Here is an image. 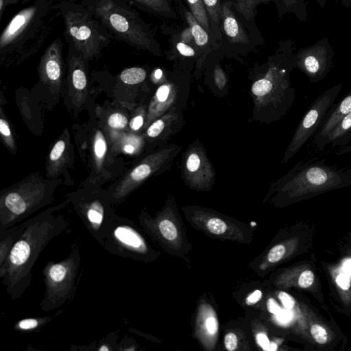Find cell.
I'll list each match as a JSON object with an SVG mask.
<instances>
[{"label": "cell", "instance_id": "obj_18", "mask_svg": "<svg viewBox=\"0 0 351 351\" xmlns=\"http://www.w3.org/2000/svg\"><path fill=\"white\" fill-rule=\"evenodd\" d=\"M184 125L182 108H173L152 122L145 130L146 141L163 145Z\"/></svg>", "mask_w": 351, "mask_h": 351}, {"label": "cell", "instance_id": "obj_44", "mask_svg": "<svg viewBox=\"0 0 351 351\" xmlns=\"http://www.w3.org/2000/svg\"><path fill=\"white\" fill-rule=\"evenodd\" d=\"M176 48L179 53L186 57H193L195 55V50L190 47L188 44L182 42H179L176 45Z\"/></svg>", "mask_w": 351, "mask_h": 351}, {"label": "cell", "instance_id": "obj_13", "mask_svg": "<svg viewBox=\"0 0 351 351\" xmlns=\"http://www.w3.org/2000/svg\"><path fill=\"white\" fill-rule=\"evenodd\" d=\"M190 95L189 82L166 80L155 91L147 106L143 129L173 108H184Z\"/></svg>", "mask_w": 351, "mask_h": 351}, {"label": "cell", "instance_id": "obj_1", "mask_svg": "<svg viewBox=\"0 0 351 351\" xmlns=\"http://www.w3.org/2000/svg\"><path fill=\"white\" fill-rule=\"evenodd\" d=\"M66 203L27 220L26 227L13 245L1 277L12 300L20 298L30 285L33 267L44 248L67 228L68 219L58 213Z\"/></svg>", "mask_w": 351, "mask_h": 351}, {"label": "cell", "instance_id": "obj_24", "mask_svg": "<svg viewBox=\"0 0 351 351\" xmlns=\"http://www.w3.org/2000/svg\"><path fill=\"white\" fill-rule=\"evenodd\" d=\"M27 221L0 230V278L3 276L10 251L24 231Z\"/></svg>", "mask_w": 351, "mask_h": 351}, {"label": "cell", "instance_id": "obj_51", "mask_svg": "<svg viewBox=\"0 0 351 351\" xmlns=\"http://www.w3.org/2000/svg\"><path fill=\"white\" fill-rule=\"evenodd\" d=\"M286 5H291L295 0H283Z\"/></svg>", "mask_w": 351, "mask_h": 351}, {"label": "cell", "instance_id": "obj_6", "mask_svg": "<svg viewBox=\"0 0 351 351\" xmlns=\"http://www.w3.org/2000/svg\"><path fill=\"white\" fill-rule=\"evenodd\" d=\"M181 150L180 145L165 144L146 156L132 169L109 194L112 204L120 203L153 176L169 171Z\"/></svg>", "mask_w": 351, "mask_h": 351}, {"label": "cell", "instance_id": "obj_34", "mask_svg": "<svg viewBox=\"0 0 351 351\" xmlns=\"http://www.w3.org/2000/svg\"><path fill=\"white\" fill-rule=\"evenodd\" d=\"M51 319V317L25 318L15 324V329L23 331H33L38 330Z\"/></svg>", "mask_w": 351, "mask_h": 351}, {"label": "cell", "instance_id": "obj_33", "mask_svg": "<svg viewBox=\"0 0 351 351\" xmlns=\"http://www.w3.org/2000/svg\"><path fill=\"white\" fill-rule=\"evenodd\" d=\"M267 1L269 0H236L234 5L237 10L249 21L254 16L258 4Z\"/></svg>", "mask_w": 351, "mask_h": 351}, {"label": "cell", "instance_id": "obj_48", "mask_svg": "<svg viewBox=\"0 0 351 351\" xmlns=\"http://www.w3.org/2000/svg\"><path fill=\"white\" fill-rule=\"evenodd\" d=\"M180 38H181V42L186 43V44H189L192 42L193 40H194L193 34L191 32V29L189 27L188 28H186L182 32Z\"/></svg>", "mask_w": 351, "mask_h": 351}, {"label": "cell", "instance_id": "obj_21", "mask_svg": "<svg viewBox=\"0 0 351 351\" xmlns=\"http://www.w3.org/2000/svg\"><path fill=\"white\" fill-rule=\"evenodd\" d=\"M36 11L35 7H29L21 10L12 19L0 36L1 49L16 40L31 23Z\"/></svg>", "mask_w": 351, "mask_h": 351}, {"label": "cell", "instance_id": "obj_43", "mask_svg": "<svg viewBox=\"0 0 351 351\" xmlns=\"http://www.w3.org/2000/svg\"><path fill=\"white\" fill-rule=\"evenodd\" d=\"M224 345L228 350H235L238 346V339L237 335L233 332H228L226 334L224 337Z\"/></svg>", "mask_w": 351, "mask_h": 351}, {"label": "cell", "instance_id": "obj_5", "mask_svg": "<svg viewBox=\"0 0 351 351\" xmlns=\"http://www.w3.org/2000/svg\"><path fill=\"white\" fill-rule=\"evenodd\" d=\"M81 260L78 245L74 243L68 256L47 263L43 271L45 285V293L40 303L43 311L56 309L73 298Z\"/></svg>", "mask_w": 351, "mask_h": 351}, {"label": "cell", "instance_id": "obj_9", "mask_svg": "<svg viewBox=\"0 0 351 351\" xmlns=\"http://www.w3.org/2000/svg\"><path fill=\"white\" fill-rule=\"evenodd\" d=\"M71 200L84 225L101 245L115 214L109 194L80 193Z\"/></svg>", "mask_w": 351, "mask_h": 351}, {"label": "cell", "instance_id": "obj_15", "mask_svg": "<svg viewBox=\"0 0 351 351\" xmlns=\"http://www.w3.org/2000/svg\"><path fill=\"white\" fill-rule=\"evenodd\" d=\"M325 273L331 302L339 313L351 315V278L335 263L322 262Z\"/></svg>", "mask_w": 351, "mask_h": 351}, {"label": "cell", "instance_id": "obj_11", "mask_svg": "<svg viewBox=\"0 0 351 351\" xmlns=\"http://www.w3.org/2000/svg\"><path fill=\"white\" fill-rule=\"evenodd\" d=\"M182 178L190 188L210 190L215 180V171L206 149L199 139L188 145L182 155Z\"/></svg>", "mask_w": 351, "mask_h": 351}, {"label": "cell", "instance_id": "obj_45", "mask_svg": "<svg viewBox=\"0 0 351 351\" xmlns=\"http://www.w3.org/2000/svg\"><path fill=\"white\" fill-rule=\"evenodd\" d=\"M256 341L263 350H269L271 343L269 342L267 336L265 333L261 332L257 334Z\"/></svg>", "mask_w": 351, "mask_h": 351}, {"label": "cell", "instance_id": "obj_31", "mask_svg": "<svg viewBox=\"0 0 351 351\" xmlns=\"http://www.w3.org/2000/svg\"><path fill=\"white\" fill-rule=\"evenodd\" d=\"M146 71L141 67H131L123 70L119 75L121 81L128 85H136L146 78Z\"/></svg>", "mask_w": 351, "mask_h": 351}, {"label": "cell", "instance_id": "obj_12", "mask_svg": "<svg viewBox=\"0 0 351 351\" xmlns=\"http://www.w3.org/2000/svg\"><path fill=\"white\" fill-rule=\"evenodd\" d=\"M65 24L72 43L85 60L93 58L99 53L105 38L86 14L69 12L66 14Z\"/></svg>", "mask_w": 351, "mask_h": 351}, {"label": "cell", "instance_id": "obj_27", "mask_svg": "<svg viewBox=\"0 0 351 351\" xmlns=\"http://www.w3.org/2000/svg\"><path fill=\"white\" fill-rule=\"evenodd\" d=\"M145 142L143 134H137L135 132H123L112 143L117 150L127 154L136 155L143 150Z\"/></svg>", "mask_w": 351, "mask_h": 351}, {"label": "cell", "instance_id": "obj_16", "mask_svg": "<svg viewBox=\"0 0 351 351\" xmlns=\"http://www.w3.org/2000/svg\"><path fill=\"white\" fill-rule=\"evenodd\" d=\"M332 53L329 48L313 47L300 51L294 58V66L312 83L324 80L330 71Z\"/></svg>", "mask_w": 351, "mask_h": 351}, {"label": "cell", "instance_id": "obj_35", "mask_svg": "<svg viewBox=\"0 0 351 351\" xmlns=\"http://www.w3.org/2000/svg\"><path fill=\"white\" fill-rule=\"evenodd\" d=\"M147 107L145 105L139 106L134 112L132 119L129 121V128L133 132H138L141 129H143L146 117Z\"/></svg>", "mask_w": 351, "mask_h": 351}, {"label": "cell", "instance_id": "obj_4", "mask_svg": "<svg viewBox=\"0 0 351 351\" xmlns=\"http://www.w3.org/2000/svg\"><path fill=\"white\" fill-rule=\"evenodd\" d=\"M53 191L38 176H32L1 193L0 230L7 229L52 201Z\"/></svg>", "mask_w": 351, "mask_h": 351}, {"label": "cell", "instance_id": "obj_40", "mask_svg": "<svg viewBox=\"0 0 351 351\" xmlns=\"http://www.w3.org/2000/svg\"><path fill=\"white\" fill-rule=\"evenodd\" d=\"M206 12L215 22H218L221 16V7L219 0H203Z\"/></svg>", "mask_w": 351, "mask_h": 351}, {"label": "cell", "instance_id": "obj_2", "mask_svg": "<svg viewBox=\"0 0 351 351\" xmlns=\"http://www.w3.org/2000/svg\"><path fill=\"white\" fill-rule=\"evenodd\" d=\"M351 186V171L324 161L298 162L271 185L269 195L285 206Z\"/></svg>", "mask_w": 351, "mask_h": 351}, {"label": "cell", "instance_id": "obj_32", "mask_svg": "<svg viewBox=\"0 0 351 351\" xmlns=\"http://www.w3.org/2000/svg\"><path fill=\"white\" fill-rule=\"evenodd\" d=\"M191 13L195 18L206 31H209V23L207 17V12L203 0H187Z\"/></svg>", "mask_w": 351, "mask_h": 351}, {"label": "cell", "instance_id": "obj_28", "mask_svg": "<svg viewBox=\"0 0 351 351\" xmlns=\"http://www.w3.org/2000/svg\"><path fill=\"white\" fill-rule=\"evenodd\" d=\"M338 254L335 263L351 278V231L341 239Z\"/></svg>", "mask_w": 351, "mask_h": 351}, {"label": "cell", "instance_id": "obj_7", "mask_svg": "<svg viewBox=\"0 0 351 351\" xmlns=\"http://www.w3.org/2000/svg\"><path fill=\"white\" fill-rule=\"evenodd\" d=\"M101 246L108 253L136 261L149 258L147 241L132 220L114 214Z\"/></svg>", "mask_w": 351, "mask_h": 351}, {"label": "cell", "instance_id": "obj_22", "mask_svg": "<svg viewBox=\"0 0 351 351\" xmlns=\"http://www.w3.org/2000/svg\"><path fill=\"white\" fill-rule=\"evenodd\" d=\"M69 147L70 136L66 129L49 154L47 162V177L54 178L60 173L67 160Z\"/></svg>", "mask_w": 351, "mask_h": 351}, {"label": "cell", "instance_id": "obj_14", "mask_svg": "<svg viewBox=\"0 0 351 351\" xmlns=\"http://www.w3.org/2000/svg\"><path fill=\"white\" fill-rule=\"evenodd\" d=\"M314 255V254H313ZM293 266L286 270L282 276V282L285 287H295L311 295L326 312L329 308L324 300L321 280L315 261V256Z\"/></svg>", "mask_w": 351, "mask_h": 351}, {"label": "cell", "instance_id": "obj_46", "mask_svg": "<svg viewBox=\"0 0 351 351\" xmlns=\"http://www.w3.org/2000/svg\"><path fill=\"white\" fill-rule=\"evenodd\" d=\"M262 291L259 289H256L248 295L246 298L245 302L248 305L254 304L262 298Z\"/></svg>", "mask_w": 351, "mask_h": 351}, {"label": "cell", "instance_id": "obj_39", "mask_svg": "<svg viewBox=\"0 0 351 351\" xmlns=\"http://www.w3.org/2000/svg\"><path fill=\"white\" fill-rule=\"evenodd\" d=\"M149 8L160 12H169L170 8L167 0H134Z\"/></svg>", "mask_w": 351, "mask_h": 351}, {"label": "cell", "instance_id": "obj_50", "mask_svg": "<svg viewBox=\"0 0 351 351\" xmlns=\"http://www.w3.org/2000/svg\"><path fill=\"white\" fill-rule=\"evenodd\" d=\"M154 78L156 80H160L162 78V71L160 69H156L154 73Z\"/></svg>", "mask_w": 351, "mask_h": 351}, {"label": "cell", "instance_id": "obj_47", "mask_svg": "<svg viewBox=\"0 0 351 351\" xmlns=\"http://www.w3.org/2000/svg\"><path fill=\"white\" fill-rule=\"evenodd\" d=\"M267 307L268 311L273 315L277 314L281 309V306L274 298H269L267 302Z\"/></svg>", "mask_w": 351, "mask_h": 351}, {"label": "cell", "instance_id": "obj_49", "mask_svg": "<svg viewBox=\"0 0 351 351\" xmlns=\"http://www.w3.org/2000/svg\"><path fill=\"white\" fill-rule=\"evenodd\" d=\"M351 153V145L344 146L341 149H340L336 154H346Z\"/></svg>", "mask_w": 351, "mask_h": 351}, {"label": "cell", "instance_id": "obj_38", "mask_svg": "<svg viewBox=\"0 0 351 351\" xmlns=\"http://www.w3.org/2000/svg\"><path fill=\"white\" fill-rule=\"evenodd\" d=\"M206 228L210 233L220 235L226 232L228 227L223 220L217 217H211L206 221Z\"/></svg>", "mask_w": 351, "mask_h": 351}, {"label": "cell", "instance_id": "obj_20", "mask_svg": "<svg viewBox=\"0 0 351 351\" xmlns=\"http://www.w3.org/2000/svg\"><path fill=\"white\" fill-rule=\"evenodd\" d=\"M351 112V90L327 113L321 126L313 136V142L319 151H323V143L335 125L346 114Z\"/></svg>", "mask_w": 351, "mask_h": 351}, {"label": "cell", "instance_id": "obj_8", "mask_svg": "<svg viewBox=\"0 0 351 351\" xmlns=\"http://www.w3.org/2000/svg\"><path fill=\"white\" fill-rule=\"evenodd\" d=\"M343 88L342 84L332 86L326 90L311 103L302 118L293 137L285 149L282 163H287L315 135L325 117L334 105Z\"/></svg>", "mask_w": 351, "mask_h": 351}, {"label": "cell", "instance_id": "obj_23", "mask_svg": "<svg viewBox=\"0 0 351 351\" xmlns=\"http://www.w3.org/2000/svg\"><path fill=\"white\" fill-rule=\"evenodd\" d=\"M221 16L223 19L225 33L230 43H249L248 37L230 9V2L226 1L221 5Z\"/></svg>", "mask_w": 351, "mask_h": 351}, {"label": "cell", "instance_id": "obj_42", "mask_svg": "<svg viewBox=\"0 0 351 351\" xmlns=\"http://www.w3.org/2000/svg\"><path fill=\"white\" fill-rule=\"evenodd\" d=\"M204 325L209 335H215L218 331V321L214 315H208L204 319Z\"/></svg>", "mask_w": 351, "mask_h": 351}, {"label": "cell", "instance_id": "obj_3", "mask_svg": "<svg viewBox=\"0 0 351 351\" xmlns=\"http://www.w3.org/2000/svg\"><path fill=\"white\" fill-rule=\"evenodd\" d=\"M294 66L293 58L285 64L272 63L265 74L253 82L254 117L257 119L262 112L258 119L271 123L282 119L290 110L295 98L290 80Z\"/></svg>", "mask_w": 351, "mask_h": 351}, {"label": "cell", "instance_id": "obj_37", "mask_svg": "<svg viewBox=\"0 0 351 351\" xmlns=\"http://www.w3.org/2000/svg\"><path fill=\"white\" fill-rule=\"evenodd\" d=\"M1 116L0 119V133L1 136L5 144V145L12 151L16 150L14 140L9 125L8 121L3 117V112L1 111Z\"/></svg>", "mask_w": 351, "mask_h": 351}, {"label": "cell", "instance_id": "obj_17", "mask_svg": "<svg viewBox=\"0 0 351 351\" xmlns=\"http://www.w3.org/2000/svg\"><path fill=\"white\" fill-rule=\"evenodd\" d=\"M41 82L50 92L58 95L61 91L62 79V58L60 45L55 41L43 55L38 66Z\"/></svg>", "mask_w": 351, "mask_h": 351}, {"label": "cell", "instance_id": "obj_41", "mask_svg": "<svg viewBox=\"0 0 351 351\" xmlns=\"http://www.w3.org/2000/svg\"><path fill=\"white\" fill-rule=\"evenodd\" d=\"M213 79L217 89L220 91L223 90L226 86L228 79L226 73L219 65L215 66Z\"/></svg>", "mask_w": 351, "mask_h": 351}, {"label": "cell", "instance_id": "obj_36", "mask_svg": "<svg viewBox=\"0 0 351 351\" xmlns=\"http://www.w3.org/2000/svg\"><path fill=\"white\" fill-rule=\"evenodd\" d=\"M158 230L160 234L168 241L175 240L178 237V230L173 223L169 219H162L158 224Z\"/></svg>", "mask_w": 351, "mask_h": 351}, {"label": "cell", "instance_id": "obj_19", "mask_svg": "<svg viewBox=\"0 0 351 351\" xmlns=\"http://www.w3.org/2000/svg\"><path fill=\"white\" fill-rule=\"evenodd\" d=\"M84 58L81 55H70L69 59V94L72 104L77 108L85 101L88 92L87 70Z\"/></svg>", "mask_w": 351, "mask_h": 351}, {"label": "cell", "instance_id": "obj_29", "mask_svg": "<svg viewBox=\"0 0 351 351\" xmlns=\"http://www.w3.org/2000/svg\"><path fill=\"white\" fill-rule=\"evenodd\" d=\"M129 125L127 116L120 112H114L106 119V125L112 142H114Z\"/></svg>", "mask_w": 351, "mask_h": 351}, {"label": "cell", "instance_id": "obj_10", "mask_svg": "<svg viewBox=\"0 0 351 351\" xmlns=\"http://www.w3.org/2000/svg\"><path fill=\"white\" fill-rule=\"evenodd\" d=\"M96 14L111 31L127 42L143 48H149L147 34L121 7L112 0H101L96 6Z\"/></svg>", "mask_w": 351, "mask_h": 351}, {"label": "cell", "instance_id": "obj_30", "mask_svg": "<svg viewBox=\"0 0 351 351\" xmlns=\"http://www.w3.org/2000/svg\"><path fill=\"white\" fill-rule=\"evenodd\" d=\"M186 21L191 29L194 40L198 46L205 45L208 40L207 32L199 23L193 14L190 12H185Z\"/></svg>", "mask_w": 351, "mask_h": 351}, {"label": "cell", "instance_id": "obj_26", "mask_svg": "<svg viewBox=\"0 0 351 351\" xmlns=\"http://www.w3.org/2000/svg\"><path fill=\"white\" fill-rule=\"evenodd\" d=\"M351 138V112L344 116L331 130L323 143L325 149L328 144L343 145Z\"/></svg>", "mask_w": 351, "mask_h": 351}, {"label": "cell", "instance_id": "obj_25", "mask_svg": "<svg viewBox=\"0 0 351 351\" xmlns=\"http://www.w3.org/2000/svg\"><path fill=\"white\" fill-rule=\"evenodd\" d=\"M93 166L95 174L104 173L107 161L108 143L100 130H96L92 138Z\"/></svg>", "mask_w": 351, "mask_h": 351}]
</instances>
